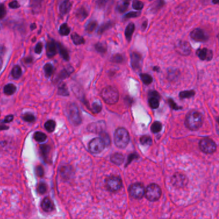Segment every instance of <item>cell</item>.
Returning <instances> with one entry per match:
<instances>
[{
    "label": "cell",
    "mask_w": 219,
    "mask_h": 219,
    "mask_svg": "<svg viewBox=\"0 0 219 219\" xmlns=\"http://www.w3.org/2000/svg\"><path fill=\"white\" fill-rule=\"evenodd\" d=\"M203 116L199 111L192 110L188 113L185 118V125L191 130H197L201 127L203 123Z\"/></svg>",
    "instance_id": "obj_1"
},
{
    "label": "cell",
    "mask_w": 219,
    "mask_h": 219,
    "mask_svg": "<svg viewBox=\"0 0 219 219\" xmlns=\"http://www.w3.org/2000/svg\"><path fill=\"white\" fill-rule=\"evenodd\" d=\"M101 96L107 104L113 105L119 100V91L115 87L108 86L104 88L101 93Z\"/></svg>",
    "instance_id": "obj_2"
},
{
    "label": "cell",
    "mask_w": 219,
    "mask_h": 219,
    "mask_svg": "<svg viewBox=\"0 0 219 219\" xmlns=\"http://www.w3.org/2000/svg\"><path fill=\"white\" fill-rule=\"evenodd\" d=\"M66 110L68 119L71 124L74 126H78L82 123V119L81 114L76 104L74 103H69Z\"/></svg>",
    "instance_id": "obj_3"
},
{
    "label": "cell",
    "mask_w": 219,
    "mask_h": 219,
    "mask_svg": "<svg viewBox=\"0 0 219 219\" xmlns=\"http://www.w3.org/2000/svg\"><path fill=\"white\" fill-rule=\"evenodd\" d=\"M114 141L117 147L121 149L125 148L130 141V136L127 130L124 128L117 129L114 135Z\"/></svg>",
    "instance_id": "obj_4"
},
{
    "label": "cell",
    "mask_w": 219,
    "mask_h": 219,
    "mask_svg": "<svg viewBox=\"0 0 219 219\" xmlns=\"http://www.w3.org/2000/svg\"><path fill=\"white\" fill-rule=\"evenodd\" d=\"M145 195L149 200L153 202L156 201L161 197L162 190L158 185L156 184H151L146 188Z\"/></svg>",
    "instance_id": "obj_5"
},
{
    "label": "cell",
    "mask_w": 219,
    "mask_h": 219,
    "mask_svg": "<svg viewBox=\"0 0 219 219\" xmlns=\"http://www.w3.org/2000/svg\"><path fill=\"white\" fill-rule=\"evenodd\" d=\"M201 150L205 154H213L217 150V145L213 140L205 138H202L199 143Z\"/></svg>",
    "instance_id": "obj_6"
},
{
    "label": "cell",
    "mask_w": 219,
    "mask_h": 219,
    "mask_svg": "<svg viewBox=\"0 0 219 219\" xmlns=\"http://www.w3.org/2000/svg\"><path fill=\"white\" fill-rule=\"evenodd\" d=\"M174 48L176 52L183 56H187L190 54L192 48L187 41H178L174 45Z\"/></svg>",
    "instance_id": "obj_7"
},
{
    "label": "cell",
    "mask_w": 219,
    "mask_h": 219,
    "mask_svg": "<svg viewBox=\"0 0 219 219\" xmlns=\"http://www.w3.org/2000/svg\"><path fill=\"white\" fill-rule=\"evenodd\" d=\"M122 184L121 179L117 176L110 177L106 180V188L111 192L119 191L122 187Z\"/></svg>",
    "instance_id": "obj_8"
},
{
    "label": "cell",
    "mask_w": 219,
    "mask_h": 219,
    "mask_svg": "<svg viewBox=\"0 0 219 219\" xmlns=\"http://www.w3.org/2000/svg\"><path fill=\"white\" fill-rule=\"evenodd\" d=\"M105 147V143L101 138H96L93 139L89 143V150L93 154H98L102 152Z\"/></svg>",
    "instance_id": "obj_9"
},
{
    "label": "cell",
    "mask_w": 219,
    "mask_h": 219,
    "mask_svg": "<svg viewBox=\"0 0 219 219\" xmlns=\"http://www.w3.org/2000/svg\"><path fill=\"white\" fill-rule=\"evenodd\" d=\"M130 194L132 197L135 199H141L145 195V188L141 183H135L130 186Z\"/></svg>",
    "instance_id": "obj_10"
},
{
    "label": "cell",
    "mask_w": 219,
    "mask_h": 219,
    "mask_svg": "<svg viewBox=\"0 0 219 219\" xmlns=\"http://www.w3.org/2000/svg\"><path fill=\"white\" fill-rule=\"evenodd\" d=\"M172 184L176 188H184L187 185L188 179L185 175L181 173H176L171 179Z\"/></svg>",
    "instance_id": "obj_11"
},
{
    "label": "cell",
    "mask_w": 219,
    "mask_h": 219,
    "mask_svg": "<svg viewBox=\"0 0 219 219\" xmlns=\"http://www.w3.org/2000/svg\"><path fill=\"white\" fill-rule=\"evenodd\" d=\"M190 37L197 42H206L208 40V36L205 32L201 29H195L190 33Z\"/></svg>",
    "instance_id": "obj_12"
},
{
    "label": "cell",
    "mask_w": 219,
    "mask_h": 219,
    "mask_svg": "<svg viewBox=\"0 0 219 219\" xmlns=\"http://www.w3.org/2000/svg\"><path fill=\"white\" fill-rule=\"evenodd\" d=\"M196 55L202 61H211L213 56V52L206 48L198 49L196 52Z\"/></svg>",
    "instance_id": "obj_13"
},
{
    "label": "cell",
    "mask_w": 219,
    "mask_h": 219,
    "mask_svg": "<svg viewBox=\"0 0 219 219\" xmlns=\"http://www.w3.org/2000/svg\"><path fill=\"white\" fill-rule=\"evenodd\" d=\"M106 127V123L103 120H101L96 122H94L90 123L88 125L87 129L90 132L93 133H103V130Z\"/></svg>",
    "instance_id": "obj_14"
},
{
    "label": "cell",
    "mask_w": 219,
    "mask_h": 219,
    "mask_svg": "<svg viewBox=\"0 0 219 219\" xmlns=\"http://www.w3.org/2000/svg\"><path fill=\"white\" fill-rule=\"evenodd\" d=\"M131 66L135 70H140L142 66V57L140 55L133 52L131 55Z\"/></svg>",
    "instance_id": "obj_15"
},
{
    "label": "cell",
    "mask_w": 219,
    "mask_h": 219,
    "mask_svg": "<svg viewBox=\"0 0 219 219\" xmlns=\"http://www.w3.org/2000/svg\"><path fill=\"white\" fill-rule=\"evenodd\" d=\"M57 43L54 41H50L47 42L46 45V54L48 57H54L57 53Z\"/></svg>",
    "instance_id": "obj_16"
},
{
    "label": "cell",
    "mask_w": 219,
    "mask_h": 219,
    "mask_svg": "<svg viewBox=\"0 0 219 219\" xmlns=\"http://www.w3.org/2000/svg\"><path fill=\"white\" fill-rule=\"evenodd\" d=\"M42 209L46 212H51L54 210V204L53 201L48 197H46L41 203Z\"/></svg>",
    "instance_id": "obj_17"
},
{
    "label": "cell",
    "mask_w": 219,
    "mask_h": 219,
    "mask_svg": "<svg viewBox=\"0 0 219 219\" xmlns=\"http://www.w3.org/2000/svg\"><path fill=\"white\" fill-rule=\"evenodd\" d=\"M72 7V4L69 1H64L61 3L59 7L60 13L62 15H65L67 14Z\"/></svg>",
    "instance_id": "obj_18"
},
{
    "label": "cell",
    "mask_w": 219,
    "mask_h": 219,
    "mask_svg": "<svg viewBox=\"0 0 219 219\" xmlns=\"http://www.w3.org/2000/svg\"><path fill=\"white\" fill-rule=\"evenodd\" d=\"M134 30H135V25L133 24V23H130L126 28L124 34H125V36H126V39L128 41H131V37H132L133 32H134Z\"/></svg>",
    "instance_id": "obj_19"
},
{
    "label": "cell",
    "mask_w": 219,
    "mask_h": 219,
    "mask_svg": "<svg viewBox=\"0 0 219 219\" xmlns=\"http://www.w3.org/2000/svg\"><path fill=\"white\" fill-rule=\"evenodd\" d=\"M57 46H58V51L60 52V54L61 55V56L63 57V59L66 61H69V55L68 53V51L67 49L64 47L62 44L58 42L57 43Z\"/></svg>",
    "instance_id": "obj_20"
},
{
    "label": "cell",
    "mask_w": 219,
    "mask_h": 219,
    "mask_svg": "<svg viewBox=\"0 0 219 219\" xmlns=\"http://www.w3.org/2000/svg\"><path fill=\"white\" fill-rule=\"evenodd\" d=\"M124 156L119 153H115L111 156V161L116 165H121L124 162Z\"/></svg>",
    "instance_id": "obj_21"
},
{
    "label": "cell",
    "mask_w": 219,
    "mask_h": 219,
    "mask_svg": "<svg viewBox=\"0 0 219 219\" xmlns=\"http://www.w3.org/2000/svg\"><path fill=\"white\" fill-rule=\"evenodd\" d=\"M114 25V22L112 21H108L107 22V23H103V25H101L100 26V27L98 29V34H103V33L106 31L107 30H108L109 29L111 28L112 26H113Z\"/></svg>",
    "instance_id": "obj_22"
},
{
    "label": "cell",
    "mask_w": 219,
    "mask_h": 219,
    "mask_svg": "<svg viewBox=\"0 0 219 219\" xmlns=\"http://www.w3.org/2000/svg\"><path fill=\"white\" fill-rule=\"evenodd\" d=\"M71 39L74 45H80L85 43V39L83 37L78 35L76 33H73L71 35Z\"/></svg>",
    "instance_id": "obj_23"
},
{
    "label": "cell",
    "mask_w": 219,
    "mask_h": 219,
    "mask_svg": "<svg viewBox=\"0 0 219 219\" xmlns=\"http://www.w3.org/2000/svg\"><path fill=\"white\" fill-rule=\"evenodd\" d=\"M76 18L79 21H83L88 16V12L84 7L79 8L76 12Z\"/></svg>",
    "instance_id": "obj_24"
},
{
    "label": "cell",
    "mask_w": 219,
    "mask_h": 219,
    "mask_svg": "<svg viewBox=\"0 0 219 219\" xmlns=\"http://www.w3.org/2000/svg\"><path fill=\"white\" fill-rule=\"evenodd\" d=\"M73 72V69L72 68H68L67 69H64L60 73V74L58 75V80H63L65 79L70 75Z\"/></svg>",
    "instance_id": "obj_25"
},
{
    "label": "cell",
    "mask_w": 219,
    "mask_h": 219,
    "mask_svg": "<svg viewBox=\"0 0 219 219\" xmlns=\"http://www.w3.org/2000/svg\"><path fill=\"white\" fill-rule=\"evenodd\" d=\"M4 93L7 95H12L16 91V87L13 84H8L4 87Z\"/></svg>",
    "instance_id": "obj_26"
},
{
    "label": "cell",
    "mask_w": 219,
    "mask_h": 219,
    "mask_svg": "<svg viewBox=\"0 0 219 219\" xmlns=\"http://www.w3.org/2000/svg\"><path fill=\"white\" fill-rule=\"evenodd\" d=\"M44 127L46 130L49 133H52L55 130L56 127V123L52 120H50L47 121L44 124Z\"/></svg>",
    "instance_id": "obj_27"
},
{
    "label": "cell",
    "mask_w": 219,
    "mask_h": 219,
    "mask_svg": "<svg viewBox=\"0 0 219 219\" xmlns=\"http://www.w3.org/2000/svg\"><path fill=\"white\" fill-rule=\"evenodd\" d=\"M12 75L14 79H18L22 75V69L19 66H15L12 70Z\"/></svg>",
    "instance_id": "obj_28"
},
{
    "label": "cell",
    "mask_w": 219,
    "mask_h": 219,
    "mask_svg": "<svg viewBox=\"0 0 219 219\" xmlns=\"http://www.w3.org/2000/svg\"><path fill=\"white\" fill-rule=\"evenodd\" d=\"M58 95H62V96H68L69 94V91L67 89V87L66 86V85L64 83H62L59 87H58Z\"/></svg>",
    "instance_id": "obj_29"
},
{
    "label": "cell",
    "mask_w": 219,
    "mask_h": 219,
    "mask_svg": "<svg viewBox=\"0 0 219 219\" xmlns=\"http://www.w3.org/2000/svg\"><path fill=\"white\" fill-rule=\"evenodd\" d=\"M70 30H71V29L69 27V26L66 23H63L60 27L59 33H60V34L62 35L66 36V35H69V33H70Z\"/></svg>",
    "instance_id": "obj_30"
},
{
    "label": "cell",
    "mask_w": 219,
    "mask_h": 219,
    "mask_svg": "<svg viewBox=\"0 0 219 219\" xmlns=\"http://www.w3.org/2000/svg\"><path fill=\"white\" fill-rule=\"evenodd\" d=\"M98 26V23L95 21H91L89 22L87 25L85 27V30H86L88 33H91Z\"/></svg>",
    "instance_id": "obj_31"
},
{
    "label": "cell",
    "mask_w": 219,
    "mask_h": 219,
    "mask_svg": "<svg viewBox=\"0 0 219 219\" xmlns=\"http://www.w3.org/2000/svg\"><path fill=\"white\" fill-rule=\"evenodd\" d=\"M140 76L141 80L145 84L149 85L151 83H152L153 79L151 75H149L146 73H142V74H140Z\"/></svg>",
    "instance_id": "obj_32"
},
{
    "label": "cell",
    "mask_w": 219,
    "mask_h": 219,
    "mask_svg": "<svg viewBox=\"0 0 219 219\" xmlns=\"http://www.w3.org/2000/svg\"><path fill=\"white\" fill-rule=\"evenodd\" d=\"M44 70L45 75L47 76V77H50V76H51L52 75L53 72V65L50 63H47V64H45L44 66Z\"/></svg>",
    "instance_id": "obj_33"
},
{
    "label": "cell",
    "mask_w": 219,
    "mask_h": 219,
    "mask_svg": "<svg viewBox=\"0 0 219 219\" xmlns=\"http://www.w3.org/2000/svg\"><path fill=\"white\" fill-rule=\"evenodd\" d=\"M195 94V93L193 90L190 91H181L179 93V97L181 98H190L193 97Z\"/></svg>",
    "instance_id": "obj_34"
},
{
    "label": "cell",
    "mask_w": 219,
    "mask_h": 219,
    "mask_svg": "<svg viewBox=\"0 0 219 219\" xmlns=\"http://www.w3.org/2000/svg\"><path fill=\"white\" fill-rule=\"evenodd\" d=\"M34 139L38 142H43L47 139V136L42 132H36L34 134Z\"/></svg>",
    "instance_id": "obj_35"
},
{
    "label": "cell",
    "mask_w": 219,
    "mask_h": 219,
    "mask_svg": "<svg viewBox=\"0 0 219 219\" xmlns=\"http://www.w3.org/2000/svg\"><path fill=\"white\" fill-rule=\"evenodd\" d=\"M149 106L153 109H157L159 107V98L155 97H150L149 99Z\"/></svg>",
    "instance_id": "obj_36"
},
{
    "label": "cell",
    "mask_w": 219,
    "mask_h": 219,
    "mask_svg": "<svg viewBox=\"0 0 219 219\" xmlns=\"http://www.w3.org/2000/svg\"><path fill=\"white\" fill-rule=\"evenodd\" d=\"M162 129V123L159 122H154L152 125L151 129L153 133H158Z\"/></svg>",
    "instance_id": "obj_37"
},
{
    "label": "cell",
    "mask_w": 219,
    "mask_h": 219,
    "mask_svg": "<svg viewBox=\"0 0 219 219\" xmlns=\"http://www.w3.org/2000/svg\"><path fill=\"white\" fill-rule=\"evenodd\" d=\"M95 48L96 50L101 53H105L106 52V49H107V47L103 42H98L95 45Z\"/></svg>",
    "instance_id": "obj_38"
},
{
    "label": "cell",
    "mask_w": 219,
    "mask_h": 219,
    "mask_svg": "<svg viewBox=\"0 0 219 219\" xmlns=\"http://www.w3.org/2000/svg\"><path fill=\"white\" fill-rule=\"evenodd\" d=\"M140 141L143 145H151L152 144V139L148 136H143L140 138Z\"/></svg>",
    "instance_id": "obj_39"
},
{
    "label": "cell",
    "mask_w": 219,
    "mask_h": 219,
    "mask_svg": "<svg viewBox=\"0 0 219 219\" xmlns=\"http://www.w3.org/2000/svg\"><path fill=\"white\" fill-rule=\"evenodd\" d=\"M23 119L24 121L27 122H34L35 120V118L33 114H31L30 113H27L24 114L23 116Z\"/></svg>",
    "instance_id": "obj_40"
},
{
    "label": "cell",
    "mask_w": 219,
    "mask_h": 219,
    "mask_svg": "<svg viewBox=\"0 0 219 219\" xmlns=\"http://www.w3.org/2000/svg\"><path fill=\"white\" fill-rule=\"evenodd\" d=\"M128 6H129V2H124L117 7V10H118L120 12H124L127 10Z\"/></svg>",
    "instance_id": "obj_41"
},
{
    "label": "cell",
    "mask_w": 219,
    "mask_h": 219,
    "mask_svg": "<svg viewBox=\"0 0 219 219\" xmlns=\"http://www.w3.org/2000/svg\"><path fill=\"white\" fill-rule=\"evenodd\" d=\"M123 57H122L121 54H115L114 56H112L111 61L114 62L116 63H121L123 61Z\"/></svg>",
    "instance_id": "obj_42"
},
{
    "label": "cell",
    "mask_w": 219,
    "mask_h": 219,
    "mask_svg": "<svg viewBox=\"0 0 219 219\" xmlns=\"http://www.w3.org/2000/svg\"><path fill=\"white\" fill-rule=\"evenodd\" d=\"M101 109H102V105H101V103L100 102H95L93 103L92 110L94 113H98L101 111Z\"/></svg>",
    "instance_id": "obj_43"
},
{
    "label": "cell",
    "mask_w": 219,
    "mask_h": 219,
    "mask_svg": "<svg viewBox=\"0 0 219 219\" xmlns=\"http://www.w3.org/2000/svg\"><path fill=\"white\" fill-rule=\"evenodd\" d=\"M37 191L40 194H44L47 191V185L44 183H40L37 187Z\"/></svg>",
    "instance_id": "obj_44"
},
{
    "label": "cell",
    "mask_w": 219,
    "mask_h": 219,
    "mask_svg": "<svg viewBox=\"0 0 219 219\" xmlns=\"http://www.w3.org/2000/svg\"><path fill=\"white\" fill-rule=\"evenodd\" d=\"M132 7H133V8L135 9V10H140L143 8V4L140 1H137V0H135V1H134L133 2Z\"/></svg>",
    "instance_id": "obj_45"
},
{
    "label": "cell",
    "mask_w": 219,
    "mask_h": 219,
    "mask_svg": "<svg viewBox=\"0 0 219 219\" xmlns=\"http://www.w3.org/2000/svg\"><path fill=\"white\" fill-rule=\"evenodd\" d=\"M101 138L103 140V141L105 142V145H108L110 144V140L109 136H108V135L107 134L103 132L102 133H101Z\"/></svg>",
    "instance_id": "obj_46"
},
{
    "label": "cell",
    "mask_w": 219,
    "mask_h": 219,
    "mask_svg": "<svg viewBox=\"0 0 219 219\" xmlns=\"http://www.w3.org/2000/svg\"><path fill=\"white\" fill-rule=\"evenodd\" d=\"M168 103H169V106H170V107L174 109V110H179V109H181V107H179L177 104H176V102L172 99H171V98H169V99L168 100Z\"/></svg>",
    "instance_id": "obj_47"
},
{
    "label": "cell",
    "mask_w": 219,
    "mask_h": 219,
    "mask_svg": "<svg viewBox=\"0 0 219 219\" xmlns=\"http://www.w3.org/2000/svg\"><path fill=\"white\" fill-rule=\"evenodd\" d=\"M140 15V12H130L125 15L126 18H133L138 17Z\"/></svg>",
    "instance_id": "obj_48"
},
{
    "label": "cell",
    "mask_w": 219,
    "mask_h": 219,
    "mask_svg": "<svg viewBox=\"0 0 219 219\" xmlns=\"http://www.w3.org/2000/svg\"><path fill=\"white\" fill-rule=\"evenodd\" d=\"M7 14L6 8L3 4H0V19H3Z\"/></svg>",
    "instance_id": "obj_49"
},
{
    "label": "cell",
    "mask_w": 219,
    "mask_h": 219,
    "mask_svg": "<svg viewBox=\"0 0 219 219\" xmlns=\"http://www.w3.org/2000/svg\"><path fill=\"white\" fill-rule=\"evenodd\" d=\"M50 147L47 145H44L40 146V150L42 152V154H43L44 156H46L48 154V152H49V151H50Z\"/></svg>",
    "instance_id": "obj_50"
},
{
    "label": "cell",
    "mask_w": 219,
    "mask_h": 219,
    "mask_svg": "<svg viewBox=\"0 0 219 219\" xmlns=\"http://www.w3.org/2000/svg\"><path fill=\"white\" fill-rule=\"evenodd\" d=\"M42 48H43V45H42V42H38L37 44V45L35 48V52L37 54H40L42 52Z\"/></svg>",
    "instance_id": "obj_51"
},
{
    "label": "cell",
    "mask_w": 219,
    "mask_h": 219,
    "mask_svg": "<svg viewBox=\"0 0 219 219\" xmlns=\"http://www.w3.org/2000/svg\"><path fill=\"white\" fill-rule=\"evenodd\" d=\"M36 173L37 176L39 177L43 176L44 175V169L41 166H38L36 168Z\"/></svg>",
    "instance_id": "obj_52"
},
{
    "label": "cell",
    "mask_w": 219,
    "mask_h": 219,
    "mask_svg": "<svg viewBox=\"0 0 219 219\" xmlns=\"http://www.w3.org/2000/svg\"><path fill=\"white\" fill-rule=\"evenodd\" d=\"M8 6L9 7H10L11 8H18L20 7V5L19 3L17 2V1H13L12 2H10L9 4H8Z\"/></svg>",
    "instance_id": "obj_53"
},
{
    "label": "cell",
    "mask_w": 219,
    "mask_h": 219,
    "mask_svg": "<svg viewBox=\"0 0 219 219\" xmlns=\"http://www.w3.org/2000/svg\"><path fill=\"white\" fill-rule=\"evenodd\" d=\"M13 119H14L13 115H8V116H7L6 118H5L3 122L4 123H8V122H10L12 121Z\"/></svg>",
    "instance_id": "obj_54"
},
{
    "label": "cell",
    "mask_w": 219,
    "mask_h": 219,
    "mask_svg": "<svg viewBox=\"0 0 219 219\" xmlns=\"http://www.w3.org/2000/svg\"><path fill=\"white\" fill-rule=\"evenodd\" d=\"M8 129V127L5 125H0V130H7Z\"/></svg>",
    "instance_id": "obj_55"
},
{
    "label": "cell",
    "mask_w": 219,
    "mask_h": 219,
    "mask_svg": "<svg viewBox=\"0 0 219 219\" xmlns=\"http://www.w3.org/2000/svg\"><path fill=\"white\" fill-rule=\"evenodd\" d=\"M25 62L26 63H30L32 62V58L31 57H28L25 59Z\"/></svg>",
    "instance_id": "obj_56"
},
{
    "label": "cell",
    "mask_w": 219,
    "mask_h": 219,
    "mask_svg": "<svg viewBox=\"0 0 219 219\" xmlns=\"http://www.w3.org/2000/svg\"><path fill=\"white\" fill-rule=\"evenodd\" d=\"M147 24V21H144V22H143V23L142 24V27L143 30H145V29H146Z\"/></svg>",
    "instance_id": "obj_57"
},
{
    "label": "cell",
    "mask_w": 219,
    "mask_h": 219,
    "mask_svg": "<svg viewBox=\"0 0 219 219\" xmlns=\"http://www.w3.org/2000/svg\"><path fill=\"white\" fill-rule=\"evenodd\" d=\"M30 29H31V30H34L35 29H36V25L35 23L31 24L30 26Z\"/></svg>",
    "instance_id": "obj_58"
},
{
    "label": "cell",
    "mask_w": 219,
    "mask_h": 219,
    "mask_svg": "<svg viewBox=\"0 0 219 219\" xmlns=\"http://www.w3.org/2000/svg\"><path fill=\"white\" fill-rule=\"evenodd\" d=\"M2 66H3V59L1 57H0V69H2Z\"/></svg>",
    "instance_id": "obj_59"
},
{
    "label": "cell",
    "mask_w": 219,
    "mask_h": 219,
    "mask_svg": "<svg viewBox=\"0 0 219 219\" xmlns=\"http://www.w3.org/2000/svg\"><path fill=\"white\" fill-rule=\"evenodd\" d=\"M3 51H4V48L3 46H0V53H3Z\"/></svg>",
    "instance_id": "obj_60"
},
{
    "label": "cell",
    "mask_w": 219,
    "mask_h": 219,
    "mask_svg": "<svg viewBox=\"0 0 219 219\" xmlns=\"http://www.w3.org/2000/svg\"><path fill=\"white\" fill-rule=\"evenodd\" d=\"M153 69H154V71H156V70H158V69H159V68H158V67H154V68H153Z\"/></svg>",
    "instance_id": "obj_61"
},
{
    "label": "cell",
    "mask_w": 219,
    "mask_h": 219,
    "mask_svg": "<svg viewBox=\"0 0 219 219\" xmlns=\"http://www.w3.org/2000/svg\"><path fill=\"white\" fill-rule=\"evenodd\" d=\"M217 122H218V124H219V116L218 117V118L217 119Z\"/></svg>",
    "instance_id": "obj_62"
},
{
    "label": "cell",
    "mask_w": 219,
    "mask_h": 219,
    "mask_svg": "<svg viewBox=\"0 0 219 219\" xmlns=\"http://www.w3.org/2000/svg\"><path fill=\"white\" fill-rule=\"evenodd\" d=\"M218 39H219V34L218 35Z\"/></svg>",
    "instance_id": "obj_63"
}]
</instances>
